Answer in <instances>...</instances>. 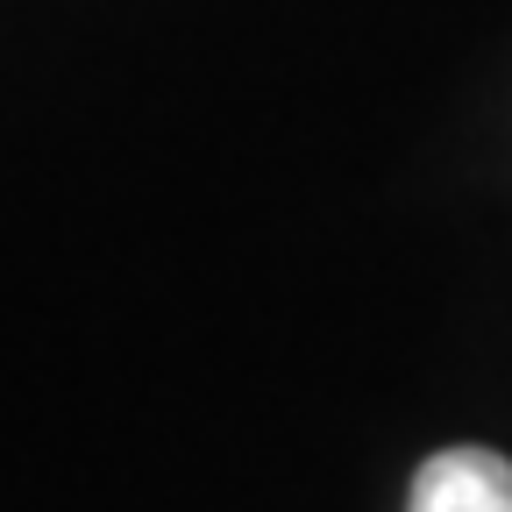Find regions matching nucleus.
I'll use <instances>...</instances> for the list:
<instances>
[{"mask_svg":"<svg viewBox=\"0 0 512 512\" xmlns=\"http://www.w3.org/2000/svg\"><path fill=\"white\" fill-rule=\"evenodd\" d=\"M406 512H512V463L498 448H441L413 470Z\"/></svg>","mask_w":512,"mask_h":512,"instance_id":"obj_1","label":"nucleus"}]
</instances>
